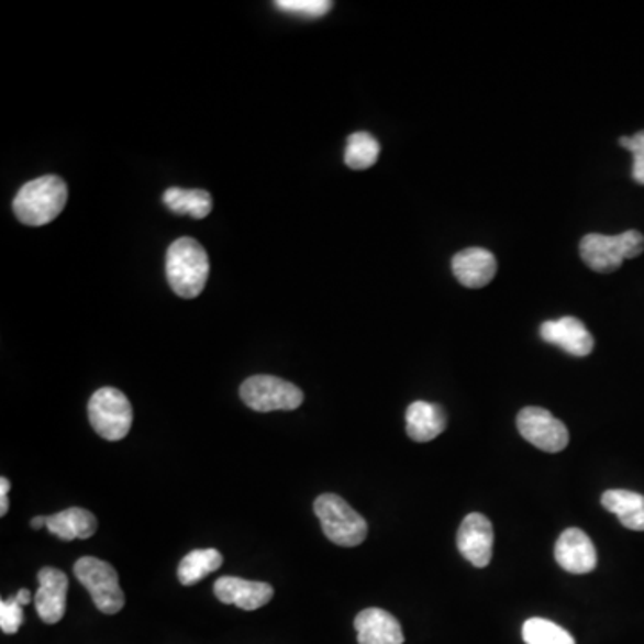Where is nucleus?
<instances>
[{
	"label": "nucleus",
	"mask_w": 644,
	"mask_h": 644,
	"mask_svg": "<svg viewBox=\"0 0 644 644\" xmlns=\"http://www.w3.org/2000/svg\"><path fill=\"white\" fill-rule=\"evenodd\" d=\"M644 251V236L640 231L630 230L621 235L589 233L580 242V256L592 270L609 275L620 269L621 264L640 256Z\"/></svg>",
	"instance_id": "7ed1b4c3"
},
{
	"label": "nucleus",
	"mask_w": 644,
	"mask_h": 644,
	"mask_svg": "<svg viewBox=\"0 0 644 644\" xmlns=\"http://www.w3.org/2000/svg\"><path fill=\"white\" fill-rule=\"evenodd\" d=\"M68 188L58 176H44L25 184L16 193L13 210L27 226L53 222L67 204Z\"/></svg>",
	"instance_id": "f03ea898"
},
{
	"label": "nucleus",
	"mask_w": 644,
	"mask_h": 644,
	"mask_svg": "<svg viewBox=\"0 0 644 644\" xmlns=\"http://www.w3.org/2000/svg\"><path fill=\"white\" fill-rule=\"evenodd\" d=\"M74 575L90 592L93 603L102 614H116L125 603L119 575L111 564L101 558L82 557L74 566Z\"/></svg>",
	"instance_id": "39448f33"
},
{
	"label": "nucleus",
	"mask_w": 644,
	"mask_h": 644,
	"mask_svg": "<svg viewBox=\"0 0 644 644\" xmlns=\"http://www.w3.org/2000/svg\"><path fill=\"white\" fill-rule=\"evenodd\" d=\"M380 158V144L369 133H355L347 138L344 162L353 170H366Z\"/></svg>",
	"instance_id": "412c9836"
},
{
	"label": "nucleus",
	"mask_w": 644,
	"mask_h": 644,
	"mask_svg": "<svg viewBox=\"0 0 644 644\" xmlns=\"http://www.w3.org/2000/svg\"><path fill=\"white\" fill-rule=\"evenodd\" d=\"M164 202L170 212L190 215L193 219H207L212 212V196L207 190H184L173 187L165 190Z\"/></svg>",
	"instance_id": "6ab92c4d"
},
{
	"label": "nucleus",
	"mask_w": 644,
	"mask_h": 644,
	"mask_svg": "<svg viewBox=\"0 0 644 644\" xmlns=\"http://www.w3.org/2000/svg\"><path fill=\"white\" fill-rule=\"evenodd\" d=\"M601 506L618 515L620 523L629 530L644 532V496L625 489H611L601 496Z\"/></svg>",
	"instance_id": "a211bd4d"
},
{
	"label": "nucleus",
	"mask_w": 644,
	"mask_h": 644,
	"mask_svg": "<svg viewBox=\"0 0 644 644\" xmlns=\"http://www.w3.org/2000/svg\"><path fill=\"white\" fill-rule=\"evenodd\" d=\"M541 337L544 342L558 346L573 356L591 355L595 338L580 319L563 318L557 321H546L541 326Z\"/></svg>",
	"instance_id": "ddd939ff"
},
{
	"label": "nucleus",
	"mask_w": 644,
	"mask_h": 644,
	"mask_svg": "<svg viewBox=\"0 0 644 644\" xmlns=\"http://www.w3.org/2000/svg\"><path fill=\"white\" fill-rule=\"evenodd\" d=\"M523 640L526 644H577L568 630L544 618L524 621Z\"/></svg>",
	"instance_id": "4be33fe9"
},
{
	"label": "nucleus",
	"mask_w": 644,
	"mask_h": 644,
	"mask_svg": "<svg viewBox=\"0 0 644 644\" xmlns=\"http://www.w3.org/2000/svg\"><path fill=\"white\" fill-rule=\"evenodd\" d=\"M555 560L564 571L586 575L597 568V548L584 530H564L555 544Z\"/></svg>",
	"instance_id": "9d476101"
},
{
	"label": "nucleus",
	"mask_w": 644,
	"mask_h": 644,
	"mask_svg": "<svg viewBox=\"0 0 644 644\" xmlns=\"http://www.w3.org/2000/svg\"><path fill=\"white\" fill-rule=\"evenodd\" d=\"M620 144L634 156L632 178L635 179V184L644 185V131L635 133L634 136H623Z\"/></svg>",
	"instance_id": "393cba45"
},
{
	"label": "nucleus",
	"mask_w": 644,
	"mask_h": 644,
	"mask_svg": "<svg viewBox=\"0 0 644 644\" xmlns=\"http://www.w3.org/2000/svg\"><path fill=\"white\" fill-rule=\"evenodd\" d=\"M38 582L34 607L42 621L47 625H54L62 621L67 609V575L56 568H42L38 571Z\"/></svg>",
	"instance_id": "9b49d317"
},
{
	"label": "nucleus",
	"mask_w": 644,
	"mask_h": 644,
	"mask_svg": "<svg viewBox=\"0 0 644 644\" xmlns=\"http://www.w3.org/2000/svg\"><path fill=\"white\" fill-rule=\"evenodd\" d=\"M24 623V611L15 598L0 601V629L4 634H16Z\"/></svg>",
	"instance_id": "b1692460"
},
{
	"label": "nucleus",
	"mask_w": 644,
	"mask_h": 644,
	"mask_svg": "<svg viewBox=\"0 0 644 644\" xmlns=\"http://www.w3.org/2000/svg\"><path fill=\"white\" fill-rule=\"evenodd\" d=\"M10 487L11 484L8 478H0V515L8 514V509H10V501H8Z\"/></svg>",
	"instance_id": "a878e982"
},
{
	"label": "nucleus",
	"mask_w": 644,
	"mask_h": 644,
	"mask_svg": "<svg viewBox=\"0 0 644 644\" xmlns=\"http://www.w3.org/2000/svg\"><path fill=\"white\" fill-rule=\"evenodd\" d=\"M90 424L102 438L122 441L133 424V407L124 392L113 387L97 390L88 403Z\"/></svg>",
	"instance_id": "423d86ee"
},
{
	"label": "nucleus",
	"mask_w": 644,
	"mask_h": 644,
	"mask_svg": "<svg viewBox=\"0 0 644 644\" xmlns=\"http://www.w3.org/2000/svg\"><path fill=\"white\" fill-rule=\"evenodd\" d=\"M213 592L222 603L236 606L242 611H256L275 597V589L269 584L251 582L238 577L219 578L213 586Z\"/></svg>",
	"instance_id": "f8f14e48"
},
{
	"label": "nucleus",
	"mask_w": 644,
	"mask_h": 644,
	"mask_svg": "<svg viewBox=\"0 0 644 644\" xmlns=\"http://www.w3.org/2000/svg\"><path fill=\"white\" fill-rule=\"evenodd\" d=\"M210 260L207 251L190 236L174 242L167 251V279L176 296L198 298L207 287Z\"/></svg>",
	"instance_id": "f257e3e1"
},
{
	"label": "nucleus",
	"mask_w": 644,
	"mask_h": 644,
	"mask_svg": "<svg viewBox=\"0 0 644 644\" xmlns=\"http://www.w3.org/2000/svg\"><path fill=\"white\" fill-rule=\"evenodd\" d=\"M358 644H403L404 635L399 621L384 609H366L355 618Z\"/></svg>",
	"instance_id": "2eb2a0df"
},
{
	"label": "nucleus",
	"mask_w": 644,
	"mask_h": 644,
	"mask_svg": "<svg viewBox=\"0 0 644 644\" xmlns=\"http://www.w3.org/2000/svg\"><path fill=\"white\" fill-rule=\"evenodd\" d=\"M453 275L467 289H481L491 284L498 270L495 255L481 247H469L455 255L452 262Z\"/></svg>",
	"instance_id": "4468645a"
},
{
	"label": "nucleus",
	"mask_w": 644,
	"mask_h": 644,
	"mask_svg": "<svg viewBox=\"0 0 644 644\" xmlns=\"http://www.w3.org/2000/svg\"><path fill=\"white\" fill-rule=\"evenodd\" d=\"M521 437L546 453H560L569 444V432L560 419L541 407H526L518 414Z\"/></svg>",
	"instance_id": "6e6552de"
},
{
	"label": "nucleus",
	"mask_w": 644,
	"mask_h": 644,
	"mask_svg": "<svg viewBox=\"0 0 644 644\" xmlns=\"http://www.w3.org/2000/svg\"><path fill=\"white\" fill-rule=\"evenodd\" d=\"M15 600L19 601L20 606L24 607L27 606V603H31L33 595H31V591H27V589H20V591L16 592Z\"/></svg>",
	"instance_id": "bb28decb"
},
{
	"label": "nucleus",
	"mask_w": 644,
	"mask_h": 644,
	"mask_svg": "<svg viewBox=\"0 0 644 644\" xmlns=\"http://www.w3.org/2000/svg\"><path fill=\"white\" fill-rule=\"evenodd\" d=\"M45 524H47V518H44V515L34 518V520L31 521V526H33L34 530H40L42 526H45Z\"/></svg>",
	"instance_id": "cd10ccee"
},
{
	"label": "nucleus",
	"mask_w": 644,
	"mask_h": 644,
	"mask_svg": "<svg viewBox=\"0 0 644 644\" xmlns=\"http://www.w3.org/2000/svg\"><path fill=\"white\" fill-rule=\"evenodd\" d=\"M322 532L332 543L353 548L367 537V521L337 495H321L313 503Z\"/></svg>",
	"instance_id": "20e7f679"
},
{
	"label": "nucleus",
	"mask_w": 644,
	"mask_h": 644,
	"mask_svg": "<svg viewBox=\"0 0 644 644\" xmlns=\"http://www.w3.org/2000/svg\"><path fill=\"white\" fill-rule=\"evenodd\" d=\"M48 532L62 538V541H74V538H90L97 532V518L87 509L63 510L58 514L47 518Z\"/></svg>",
	"instance_id": "f3484780"
},
{
	"label": "nucleus",
	"mask_w": 644,
	"mask_h": 644,
	"mask_svg": "<svg viewBox=\"0 0 644 644\" xmlns=\"http://www.w3.org/2000/svg\"><path fill=\"white\" fill-rule=\"evenodd\" d=\"M224 558L216 549H193L179 563L178 578L184 586H196L210 573L221 568Z\"/></svg>",
	"instance_id": "aec40b11"
},
{
	"label": "nucleus",
	"mask_w": 644,
	"mask_h": 644,
	"mask_svg": "<svg viewBox=\"0 0 644 644\" xmlns=\"http://www.w3.org/2000/svg\"><path fill=\"white\" fill-rule=\"evenodd\" d=\"M241 398L255 412L296 410L303 403V390L276 376H251L241 387Z\"/></svg>",
	"instance_id": "0eeeda50"
},
{
	"label": "nucleus",
	"mask_w": 644,
	"mask_h": 644,
	"mask_svg": "<svg viewBox=\"0 0 644 644\" xmlns=\"http://www.w3.org/2000/svg\"><path fill=\"white\" fill-rule=\"evenodd\" d=\"M446 430V414L435 403L414 401L407 409V433L415 443H430Z\"/></svg>",
	"instance_id": "dca6fc26"
},
{
	"label": "nucleus",
	"mask_w": 644,
	"mask_h": 644,
	"mask_svg": "<svg viewBox=\"0 0 644 644\" xmlns=\"http://www.w3.org/2000/svg\"><path fill=\"white\" fill-rule=\"evenodd\" d=\"M276 8L285 13L304 16V19H321L332 10L333 4L327 0H278Z\"/></svg>",
	"instance_id": "5701e85b"
},
{
	"label": "nucleus",
	"mask_w": 644,
	"mask_h": 644,
	"mask_svg": "<svg viewBox=\"0 0 644 644\" xmlns=\"http://www.w3.org/2000/svg\"><path fill=\"white\" fill-rule=\"evenodd\" d=\"M458 552L475 568H487L491 564L495 530L487 515L480 512L467 514L457 534Z\"/></svg>",
	"instance_id": "1a4fd4ad"
}]
</instances>
